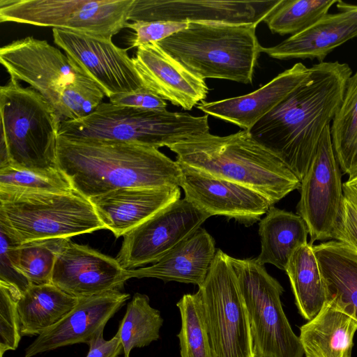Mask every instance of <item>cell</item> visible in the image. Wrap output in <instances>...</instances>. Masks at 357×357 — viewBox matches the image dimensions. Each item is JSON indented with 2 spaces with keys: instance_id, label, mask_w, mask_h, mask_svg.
Here are the masks:
<instances>
[{
  "instance_id": "6da1fadb",
  "label": "cell",
  "mask_w": 357,
  "mask_h": 357,
  "mask_svg": "<svg viewBox=\"0 0 357 357\" xmlns=\"http://www.w3.org/2000/svg\"><path fill=\"white\" fill-rule=\"evenodd\" d=\"M310 68L307 79L249 130L300 181L341 105L353 73L347 63L337 61H322Z\"/></svg>"
},
{
  "instance_id": "7a4b0ae2",
  "label": "cell",
  "mask_w": 357,
  "mask_h": 357,
  "mask_svg": "<svg viewBox=\"0 0 357 357\" xmlns=\"http://www.w3.org/2000/svg\"><path fill=\"white\" fill-rule=\"evenodd\" d=\"M57 166L89 199L126 188L180 187L182 176L179 164L154 147L61 137Z\"/></svg>"
},
{
  "instance_id": "3957f363",
  "label": "cell",
  "mask_w": 357,
  "mask_h": 357,
  "mask_svg": "<svg viewBox=\"0 0 357 357\" xmlns=\"http://www.w3.org/2000/svg\"><path fill=\"white\" fill-rule=\"evenodd\" d=\"M169 149L176 154L179 165L248 187L272 205L301 185L299 178L248 130L227 136L197 135Z\"/></svg>"
},
{
  "instance_id": "277c9868",
  "label": "cell",
  "mask_w": 357,
  "mask_h": 357,
  "mask_svg": "<svg viewBox=\"0 0 357 357\" xmlns=\"http://www.w3.org/2000/svg\"><path fill=\"white\" fill-rule=\"evenodd\" d=\"M252 24L190 22L158 42L188 70L203 79L252 84L261 47Z\"/></svg>"
},
{
  "instance_id": "5b68a950",
  "label": "cell",
  "mask_w": 357,
  "mask_h": 357,
  "mask_svg": "<svg viewBox=\"0 0 357 357\" xmlns=\"http://www.w3.org/2000/svg\"><path fill=\"white\" fill-rule=\"evenodd\" d=\"M208 115L102 102L89 115L60 123L59 137L123 142L159 149L209 132Z\"/></svg>"
},
{
  "instance_id": "8992f818",
  "label": "cell",
  "mask_w": 357,
  "mask_h": 357,
  "mask_svg": "<svg viewBox=\"0 0 357 357\" xmlns=\"http://www.w3.org/2000/svg\"><path fill=\"white\" fill-rule=\"evenodd\" d=\"M0 227L17 243L105 229L91 202L68 192L0 189Z\"/></svg>"
},
{
  "instance_id": "52a82bcc",
  "label": "cell",
  "mask_w": 357,
  "mask_h": 357,
  "mask_svg": "<svg viewBox=\"0 0 357 357\" xmlns=\"http://www.w3.org/2000/svg\"><path fill=\"white\" fill-rule=\"evenodd\" d=\"M1 139L10 165L43 173L59 172L60 121L50 103L37 91L10 78L0 87Z\"/></svg>"
},
{
  "instance_id": "ba28073f",
  "label": "cell",
  "mask_w": 357,
  "mask_h": 357,
  "mask_svg": "<svg viewBox=\"0 0 357 357\" xmlns=\"http://www.w3.org/2000/svg\"><path fill=\"white\" fill-rule=\"evenodd\" d=\"M229 259L245 303L255 357H303L299 336L282 307L280 283L257 258Z\"/></svg>"
},
{
  "instance_id": "9c48e42d",
  "label": "cell",
  "mask_w": 357,
  "mask_h": 357,
  "mask_svg": "<svg viewBox=\"0 0 357 357\" xmlns=\"http://www.w3.org/2000/svg\"><path fill=\"white\" fill-rule=\"evenodd\" d=\"M134 0H1L0 22L112 38L126 28Z\"/></svg>"
},
{
  "instance_id": "30bf717a",
  "label": "cell",
  "mask_w": 357,
  "mask_h": 357,
  "mask_svg": "<svg viewBox=\"0 0 357 357\" xmlns=\"http://www.w3.org/2000/svg\"><path fill=\"white\" fill-rule=\"evenodd\" d=\"M201 292L214 357H255L250 321L229 255L218 250Z\"/></svg>"
},
{
  "instance_id": "8fae6325",
  "label": "cell",
  "mask_w": 357,
  "mask_h": 357,
  "mask_svg": "<svg viewBox=\"0 0 357 357\" xmlns=\"http://www.w3.org/2000/svg\"><path fill=\"white\" fill-rule=\"evenodd\" d=\"M341 172L334 152L330 125L322 134L298 189L297 214L307 225L312 245L317 241L334 240L344 199Z\"/></svg>"
},
{
  "instance_id": "7c38bea8",
  "label": "cell",
  "mask_w": 357,
  "mask_h": 357,
  "mask_svg": "<svg viewBox=\"0 0 357 357\" xmlns=\"http://www.w3.org/2000/svg\"><path fill=\"white\" fill-rule=\"evenodd\" d=\"M209 217L185 198L178 199L124 234L116 259L126 270L154 264Z\"/></svg>"
},
{
  "instance_id": "4fadbf2b",
  "label": "cell",
  "mask_w": 357,
  "mask_h": 357,
  "mask_svg": "<svg viewBox=\"0 0 357 357\" xmlns=\"http://www.w3.org/2000/svg\"><path fill=\"white\" fill-rule=\"evenodd\" d=\"M0 62L10 78L28 83L56 111L63 89L85 75L47 40L28 36L0 49Z\"/></svg>"
},
{
  "instance_id": "5bb4252c",
  "label": "cell",
  "mask_w": 357,
  "mask_h": 357,
  "mask_svg": "<svg viewBox=\"0 0 357 357\" xmlns=\"http://www.w3.org/2000/svg\"><path fill=\"white\" fill-rule=\"evenodd\" d=\"M54 42L109 98L142 87L132 58L111 38L52 29Z\"/></svg>"
},
{
  "instance_id": "9a60e30c",
  "label": "cell",
  "mask_w": 357,
  "mask_h": 357,
  "mask_svg": "<svg viewBox=\"0 0 357 357\" xmlns=\"http://www.w3.org/2000/svg\"><path fill=\"white\" fill-rule=\"evenodd\" d=\"M282 0H134L128 21L259 24Z\"/></svg>"
},
{
  "instance_id": "2e32d148",
  "label": "cell",
  "mask_w": 357,
  "mask_h": 357,
  "mask_svg": "<svg viewBox=\"0 0 357 357\" xmlns=\"http://www.w3.org/2000/svg\"><path fill=\"white\" fill-rule=\"evenodd\" d=\"M179 165L182 170L180 187L185 199L210 217L225 216L249 227L273 206L266 197L248 187Z\"/></svg>"
},
{
  "instance_id": "e0dca14e",
  "label": "cell",
  "mask_w": 357,
  "mask_h": 357,
  "mask_svg": "<svg viewBox=\"0 0 357 357\" xmlns=\"http://www.w3.org/2000/svg\"><path fill=\"white\" fill-rule=\"evenodd\" d=\"M129 279L128 270L116 258L70 240L56 257L52 284L72 296L82 298L121 291Z\"/></svg>"
},
{
  "instance_id": "ac0fdd59",
  "label": "cell",
  "mask_w": 357,
  "mask_h": 357,
  "mask_svg": "<svg viewBox=\"0 0 357 357\" xmlns=\"http://www.w3.org/2000/svg\"><path fill=\"white\" fill-rule=\"evenodd\" d=\"M130 296L121 291L112 290L79 298L77 305L63 319L38 335L26 348L24 357L71 344H87L103 331L108 321Z\"/></svg>"
},
{
  "instance_id": "d6986e66",
  "label": "cell",
  "mask_w": 357,
  "mask_h": 357,
  "mask_svg": "<svg viewBox=\"0 0 357 357\" xmlns=\"http://www.w3.org/2000/svg\"><path fill=\"white\" fill-rule=\"evenodd\" d=\"M143 86L165 100L192 109L208 93L205 80L188 70L157 43L137 47L132 58Z\"/></svg>"
},
{
  "instance_id": "ffe728a7",
  "label": "cell",
  "mask_w": 357,
  "mask_h": 357,
  "mask_svg": "<svg viewBox=\"0 0 357 357\" xmlns=\"http://www.w3.org/2000/svg\"><path fill=\"white\" fill-rule=\"evenodd\" d=\"M310 73V68L296 63L252 93L213 102L202 101L197 107L206 114L249 131L300 86Z\"/></svg>"
},
{
  "instance_id": "44dd1931",
  "label": "cell",
  "mask_w": 357,
  "mask_h": 357,
  "mask_svg": "<svg viewBox=\"0 0 357 357\" xmlns=\"http://www.w3.org/2000/svg\"><path fill=\"white\" fill-rule=\"evenodd\" d=\"M340 12L326 14L305 30L279 44L261 47V52L281 60L317 59L324 61L328 54L357 37V5L338 1Z\"/></svg>"
},
{
  "instance_id": "7402d4cb",
  "label": "cell",
  "mask_w": 357,
  "mask_h": 357,
  "mask_svg": "<svg viewBox=\"0 0 357 357\" xmlns=\"http://www.w3.org/2000/svg\"><path fill=\"white\" fill-rule=\"evenodd\" d=\"M176 188H126L89 199L105 229L123 236L180 199Z\"/></svg>"
},
{
  "instance_id": "603a6c76",
  "label": "cell",
  "mask_w": 357,
  "mask_h": 357,
  "mask_svg": "<svg viewBox=\"0 0 357 357\" xmlns=\"http://www.w3.org/2000/svg\"><path fill=\"white\" fill-rule=\"evenodd\" d=\"M216 255L215 240L199 227L153 265L128 270L129 278H153L201 287Z\"/></svg>"
},
{
  "instance_id": "cb8c5ba5",
  "label": "cell",
  "mask_w": 357,
  "mask_h": 357,
  "mask_svg": "<svg viewBox=\"0 0 357 357\" xmlns=\"http://www.w3.org/2000/svg\"><path fill=\"white\" fill-rule=\"evenodd\" d=\"M356 331L355 316L330 298L300 328L299 339L306 357H352Z\"/></svg>"
},
{
  "instance_id": "d4e9b609",
  "label": "cell",
  "mask_w": 357,
  "mask_h": 357,
  "mask_svg": "<svg viewBox=\"0 0 357 357\" xmlns=\"http://www.w3.org/2000/svg\"><path fill=\"white\" fill-rule=\"evenodd\" d=\"M328 294L357 319V252L331 240L312 246Z\"/></svg>"
},
{
  "instance_id": "484cf974",
  "label": "cell",
  "mask_w": 357,
  "mask_h": 357,
  "mask_svg": "<svg viewBox=\"0 0 357 357\" xmlns=\"http://www.w3.org/2000/svg\"><path fill=\"white\" fill-rule=\"evenodd\" d=\"M259 234L261 252L257 261L285 271L294 251L307 243L309 231L299 215L272 206L260 220Z\"/></svg>"
},
{
  "instance_id": "4316f807",
  "label": "cell",
  "mask_w": 357,
  "mask_h": 357,
  "mask_svg": "<svg viewBox=\"0 0 357 357\" xmlns=\"http://www.w3.org/2000/svg\"><path fill=\"white\" fill-rule=\"evenodd\" d=\"M78 301L52 283L31 284L17 305L21 335H40L63 319Z\"/></svg>"
},
{
  "instance_id": "83f0119b",
  "label": "cell",
  "mask_w": 357,
  "mask_h": 357,
  "mask_svg": "<svg viewBox=\"0 0 357 357\" xmlns=\"http://www.w3.org/2000/svg\"><path fill=\"white\" fill-rule=\"evenodd\" d=\"M312 246L307 243L298 248L285 269L298 312L307 321L319 313L328 300L325 282Z\"/></svg>"
},
{
  "instance_id": "f1b7e54d",
  "label": "cell",
  "mask_w": 357,
  "mask_h": 357,
  "mask_svg": "<svg viewBox=\"0 0 357 357\" xmlns=\"http://www.w3.org/2000/svg\"><path fill=\"white\" fill-rule=\"evenodd\" d=\"M331 135L341 172L357 176V70L348 79L341 105L331 124Z\"/></svg>"
},
{
  "instance_id": "f546056e",
  "label": "cell",
  "mask_w": 357,
  "mask_h": 357,
  "mask_svg": "<svg viewBox=\"0 0 357 357\" xmlns=\"http://www.w3.org/2000/svg\"><path fill=\"white\" fill-rule=\"evenodd\" d=\"M69 241L53 238L18 244L10 236L9 255L14 267L31 284H50L56 257Z\"/></svg>"
},
{
  "instance_id": "4dcf8cb0",
  "label": "cell",
  "mask_w": 357,
  "mask_h": 357,
  "mask_svg": "<svg viewBox=\"0 0 357 357\" xmlns=\"http://www.w3.org/2000/svg\"><path fill=\"white\" fill-rule=\"evenodd\" d=\"M162 324L160 311L151 306L149 296L135 293L128 303L117 331L124 357H130L132 349L144 347L158 340Z\"/></svg>"
},
{
  "instance_id": "1f68e13d",
  "label": "cell",
  "mask_w": 357,
  "mask_h": 357,
  "mask_svg": "<svg viewBox=\"0 0 357 357\" xmlns=\"http://www.w3.org/2000/svg\"><path fill=\"white\" fill-rule=\"evenodd\" d=\"M176 306L181 321L177 334L181 357H214L200 291L184 294Z\"/></svg>"
},
{
  "instance_id": "d6a6232c",
  "label": "cell",
  "mask_w": 357,
  "mask_h": 357,
  "mask_svg": "<svg viewBox=\"0 0 357 357\" xmlns=\"http://www.w3.org/2000/svg\"><path fill=\"white\" fill-rule=\"evenodd\" d=\"M338 0H282L264 20L272 33L295 35L328 13Z\"/></svg>"
},
{
  "instance_id": "836d02e7",
  "label": "cell",
  "mask_w": 357,
  "mask_h": 357,
  "mask_svg": "<svg viewBox=\"0 0 357 357\" xmlns=\"http://www.w3.org/2000/svg\"><path fill=\"white\" fill-rule=\"evenodd\" d=\"M102 90L89 77L83 76L63 89L56 114L60 123L89 115L102 102Z\"/></svg>"
},
{
  "instance_id": "e575fe53",
  "label": "cell",
  "mask_w": 357,
  "mask_h": 357,
  "mask_svg": "<svg viewBox=\"0 0 357 357\" xmlns=\"http://www.w3.org/2000/svg\"><path fill=\"white\" fill-rule=\"evenodd\" d=\"M0 189L68 192L74 190L60 171L43 173L10 165L0 168Z\"/></svg>"
},
{
  "instance_id": "d590c367",
  "label": "cell",
  "mask_w": 357,
  "mask_h": 357,
  "mask_svg": "<svg viewBox=\"0 0 357 357\" xmlns=\"http://www.w3.org/2000/svg\"><path fill=\"white\" fill-rule=\"evenodd\" d=\"M22 295L16 288L0 283V357L15 350L21 340L17 305Z\"/></svg>"
},
{
  "instance_id": "8d00e7d4",
  "label": "cell",
  "mask_w": 357,
  "mask_h": 357,
  "mask_svg": "<svg viewBox=\"0 0 357 357\" xmlns=\"http://www.w3.org/2000/svg\"><path fill=\"white\" fill-rule=\"evenodd\" d=\"M188 24L172 21L128 22L126 28L133 31L128 44L130 47H139L151 43H158L186 29Z\"/></svg>"
},
{
  "instance_id": "74e56055",
  "label": "cell",
  "mask_w": 357,
  "mask_h": 357,
  "mask_svg": "<svg viewBox=\"0 0 357 357\" xmlns=\"http://www.w3.org/2000/svg\"><path fill=\"white\" fill-rule=\"evenodd\" d=\"M1 237V268L0 283L12 286L23 294L31 286L30 282L13 266L8 250L9 236L0 228Z\"/></svg>"
},
{
  "instance_id": "f35d334b",
  "label": "cell",
  "mask_w": 357,
  "mask_h": 357,
  "mask_svg": "<svg viewBox=\"0 0 357 357\" xmlns=\"http://www.w3.org/2000/svg\"><path fill=\"white\" fill-rule=\"evenodd\" d=\"M109 98L113 104L136 108L164 110L167 105L165 100L144 86L132 92L112 96Z\"/></svg>"
},
{
  "instance_id": "ab89813d",
  "label": "cell",
  "mask_w": 357,
  "mask_h": 357,
  "mask_svg": "<svg viewBox=\"0 0 357 357\" xmlns=\"http://www.w3.org/2000/svg\"><path fill=\"white\" fill-rule=\"evenodd\" d=\"M334 240L347 243L357 252V204L345 196Z\"/></svg>"
},
{
  "instance_id": "60d3db41",
  "label": "cell",
  "mask_w": 357,
  "mask_h": 357,
  "mask_svg": "<svg viewBox=\"0 0 357 357\" xmlns=\"http://www.w3.org/2000/svg\"><path fill=\"white\" fill-rule=\"evenodd\" d=\"M87 344L89 350L86 357H118L123 353L118 333L110 340L103 337V331L97 334Z\"/></svg>"
},
{
  "instance_id": "b9f144b4",
  "label": "cell",
  "mask_w": 357,
  "mask_h": 357,
  "mask_svg": "<svg viewBox=\"0 0 357 357\" xmlns=\"http://www.w3.org/2000/svg\"><path fill=\"white\" fill-rule=\"evenodd\" d=\"M344 196L357 204V176L343 183Z\"/></svg>"
}]
</instances>
